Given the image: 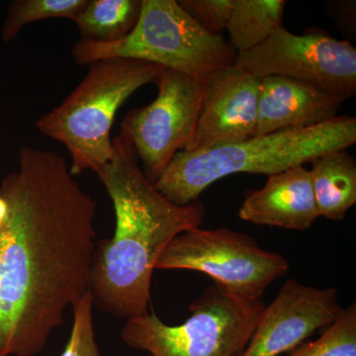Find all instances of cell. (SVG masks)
<instances>
[{"instance_id":"5b68a950","label":"cell","mask_w":356,"mask_h":356,"mask_svg":"<svg viewBox=\"0 0 356 356\" xmlns=\"http://www.w3.org/2000/svg\"><path fill=\"white\" fill-rule=\"evenodd\" d=\"M72 54L79 65L135 58L205 79L235 65L238 57L229 42L206 31L175 0H142L139 20L125 38L111 43L79 40Z\"/></svg>"},{"instance_id":"8fae6325","label":"cell","mask_w":356,"mask_h":356,"mask_svg":"<svg viewBox=\"0 0 356 356\" xmlns=\"http://www.w3.org/2000/svg\"><path fill=\"white\" fill-rule=\"evenodd\" d=\"M261 77L236 64L206 79L197 122L185 152L238 144L254 137Z\"/></svg>"},{"instance_id":"9a60e30c","label":"cell","mask_w":356,"mask_h":356,"mask_svg":"<svg viewBox=\"0 0 356 356\" xmlns=\"http://www.w3.org/2000/svg\"><path fill=\"white\" fill-rule=\"evenodd\" d=\"M285 0H233L226 30L238 55L259 46L282 26Z\"/></svg>"},{"instance_id":"6da1fadb","label":"cell","mask_w":356,"mask_h":356,"mask_svg":"<svg viewBox=\"0 0 356 356\" xmlns=\"http://www.w3.org/2000/svg\"><path fill=\"white\" fill-rule=\"evenodd\" d=\"M0 185V356H35L90 287L95 199L60 154L24 146Z\"/></svg>"},{"instance_id":"8992f818","label":"cell","mask_w":356,"mask_h":356,"mask_svg":"<svg viewBox=\"0 0 356 356\" xmlns=\"http://www.w3.org/2000/svg\"><path fill=\"white\" fill-rule=\"evenodd\" d=\"M266 305L218 285L204 290L181 325H170L154 313L127 318L122 341L149 356H242Z\"/></svg>"},{"instance_id":"ac0fdd59","label":"cell","mask_w":356,"mask_h":356,"mask_svg":"<svg viewBox=\"0 0 356 356\" xmlns=\"http://www.w3.org/2000/svg\"><path fill=\"white\" fill-rule=\"evenodd\" d=\"M285 356H356L355 303L344 308L318 339L305 341Z\"/></svg>"},{"instance_id":"ffe728a7","label":"cell","mask_w":356,"mask_h":356,"mask_svg":"<svg viewBox=\"0 0 356 356\" xmlns=\"http://www.w3.org/2000/svg\"><path fill=\"white\" fill-rule=\"evenodd\" d=\"M179 6L211 34L220 35L228 25L233 0H179Z\"/></svg>"},{"instance_id":"3957f363","label":"cell","mask_w":356,"mask_h":356,"mask_svg":"<svg viewBox=\"0 0 356 356\" xmlns=\"http://www.w3.org/2000/svg\"><path fill=\"white\" fill-rule=\"evenodd\" d=\"M356 143V118L337 116L314 127L254 136L238 144L198 152H178L154 186L170 202H195L213 184L236 173L284 172Z\"/></svg>"},{"instance_id":"4fadbf2b","label":"cell","mask_w":356,"mask_h":356,"mask_svg":"<svg viewBox=\"0 0 356 356\" xmlns=\"http://www.w3.org/2000/svg\"><path fill=\"white\" fill-rule=\"evenodd\" d=\"M238 217L261 226L297 231L310 229L320 217L310 170L299 165L268 175L261 189L245 196Z\"/></svg>"},{"instance_id":"277c9868","label":"cell","mask_w":356,"mask_h":356,"mask_svg":"<svg viewBox=\"0 0 356 356\" xmlns=\"http://www.w3.org/2000/svg\"><path fill=\"white\" fill-rule=\"evenodd\" d=\"M83 81L58 106L42 115L40 132L62 143L72 175L97 173L113 158L111 128L117 111L138 89L156 83L165 67L135 58H108L88 65Z\"/></svg>"},{"instance_id":"44dd1931","label":"cell","mask_w":356,"mask_h":356,"mask_svg":"<svg viewBox=\"0 0 356 356\" xmlns=\"http://www.w3.org/2000/svg\"><path fill=\"white\" fill-rule=\"evenodd\" d=\"M330 13L339 30L355 35V1H334L330 4Z\"/></svg>"},{"instance_id":"30bf717a","label":"cell","mask_w":356,"mask_h":356,"mask_svg":"<svg viewBox=\"0 0 356 356\" xmlns=\"http://www.w3.org/2000/svg\"><path fill=\"white\" fill-rule=\"evenodd\" d=\"M337 288H317L288 280L266 306L242 356H282L343 315Z\"/></svg>"},{"instance_id":"9c48e42d","label":"cell","mask_w":356,"mask_h":356,"mask_svg":"<svg viewBox=\"0 0 356 356\" xmlns=\"http://www.w3.org/2000/svg\"><path fill=\"white\" fill-rule=\"evenodd\" d=\"M236 63L261 79L290 77L343 102L356 95L355 47L322 31L297 35L281 26Z\"/></svg>"},{"instance_id":"52a82bcc","label":"cell","mask_w":356,"mask_h":356,"mask_svg":"<svg viewBox=\"0 0 356 356\" xmlns=\"http://www.w3.org/2000/svg\"><path fill=\"white\" fill-rule=\"evenodd\" d=\"M156 269L206 274L215 285L247 300H261L289 270L283 255L259 247L252 236L220 227L180 234L163 250Z\"/></svg>"},{"instance_id":"5bb4252c","label":"cell","mask_w":356,"mask_h":356,"mask_svg":"<svg viewBox=\"0 0 356 356\" xmlns=\"http://www.w3.org/2000/svg\"><path fill=\"white\" fill-rule=\"evenodd\" d=\"M314 195L320 217L341 221L356 204V159L346 149L327 152L311 161Z\"/></svg>"},{"instance_id":"7402d4cb","label":"cell","mask_w":356,"mask_h":356,"mask_svg":"<svg viewBox=\"0 0 356 356\" xmlns=\"http://www.w3.org/2000/svg\"><path fill=\"white\" fill-rule=\"evenodd\" d=\"M7 214V203L6 201L4 200L3 198L0 196V224L3 222V220L6 219Z\"/></svg>"},{"instance_id":"ba28073f","label":"cell","mask_w":356,"mask_h":356,"mask_svg":"<svg viewBox=\"0 0 356 356\" xmlns=\"http://www.w3.org/2000/svg\"><path fill=\"white\" fill-rule=\"evenodd\" d=\"M205 83V79L165 69L156 83V99L130 110L122 120L119 135L130 143L153 184L191 140Z\"/></svg>"},{"instance_id":"2e32d148","label":"cell","mask_w":356,"mask_h":356,"mask_svg":"<svg viewBox=\"0 0 356 356\" xmlns=\"http://www.w3.org/2000/svg\"><path fill=\"white\" fill-rule=\"evenodd\" d=\"M140 8L142 0H88L74 23L81 41L111 43L132 32Z\"/></svg>"},{"instance_id":"7a4b0ae2","label":"cell","mask_w":356,"mask_h":356,"mask_svg":"<svg viewBox=\"0 0 356 356\" xmlns=\"http://www.w3.org/2000/svg\"><path fill=\"white\" fill-rule=\"evenodd\" d=\"M113 158L96 175L113 204V238L96 245L90 287L93 306L117 318L149 313L151 285L163 250L205 218L201 201L170 202L143 172L132 146L118 135Z\"/></svg>"},{"instance_id":"7c38bea8","label":"cell","mask_w":356,"mask_h":356,"mask_svg":"<svg viewBox=\"0 0 356 356\" xmlns=\"http://www.w3.org/2000/svg\"><path fill=\"white\" fill-rule=\"evenodd\" d=\"M343 103L290 77H261L254 136L321 125L339 116Z\"/></svg>"},{"instance_id":"e0dca14e","label":"cell","mask_w":356,"mask_h":356,"mask_svg":"<svg viewBox=\"0 0 356 356\" xmlns=\"http://www.w3.org/2000/svg\"><path fill=\"white\" fill-rule=\"evenodd\" d=\"M88 0H16L9 6L1 39L13 41L23 26L51 18H67L76 21Z\"/></svg>"},{"instance_id":"d6986e66","label":"cell","mask_w":356,"mask_h":356,"mask_svg":"<svg viewBox=\"0 0 356 356\" xmlns=\"http://www.w3.org/2000/svg\"><path fill=\"white\" fill-rule=\"evenodd\" d=\"M72 331L60 356H100L93 327V302L90 290L72 306Z\"/></svg>"}]
</instances>
